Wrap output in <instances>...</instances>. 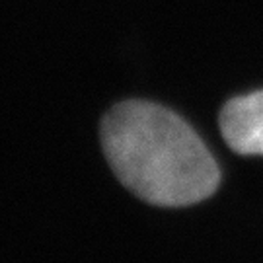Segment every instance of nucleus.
Returning a JSON list of instances; mask_svg holds the SVG:
<instances>
[{"instance_id": "obj_2", "label": "nucleus", "mask_w": 263, "mask_h": 263, "mask_svg": "<svg viewBox=\"0 0 263 263\" xmlns=\"http://www.w3.org/2000/svg\"><path fill=\"white\" fill-rule=\"evenodd\" d=\"M218 123L226 144L234 152L263 156V90L226 102Z\"/></svg>"}, {"instance_id": "obj_1", "label": "nucleus", "mask_w": 263, "mask_h": 263, "mask_svg": "<svg viewBox=\"0 0 263 263\" xmlns=\"http://www.w3.org/2000/svg\"><path fill=\"white\" fill-rule=\"evenodd\" d=\"M102 144L113 174L151 205H195L220 183L205 142L162 105L133 100L111 107L102 121Z\"/></svg>"}]
</instances>
